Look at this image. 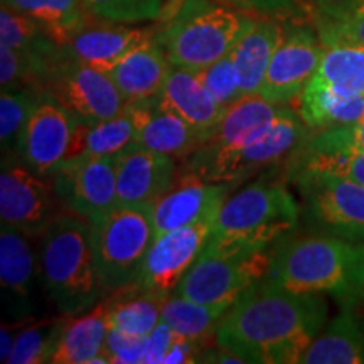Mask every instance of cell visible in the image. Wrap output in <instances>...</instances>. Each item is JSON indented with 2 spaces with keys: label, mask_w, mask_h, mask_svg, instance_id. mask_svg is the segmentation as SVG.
Returning <instances> with one entry per match:
<instances>
[{
  "label": "cell",
  "mask_w": 364,
  "mask_h": 364,
  "mask_svg": "<svg viewBox=\"0 0 364 364\" xmlns=\"http://www.w3.org/2000/svg\"><path fill=\"white\" fill-rule=\"evenodd\" d=\"M326 318L322 295L292 292L265 277L228 309L215 341L243 363L294 364L324 329Z\"/></svg>",
  "instance_id": "cell-1"
},
{
  "label": "cell",
  "mask_w": 364,
  "mask_h": 364,
  "mask_svg": "<svg viewBox=\"0 0 364 364\" xmlns=\"http://www.w3.org/2000/svg\"><path fill=\"white\" fill-rule=\"evenodd\" d=\"M268 279L297 294L332 295L343 307L364 302V243L338 236L285 238L270 252Z\"/></svg>",
  "instance_id": "cell-2"
},
{
  "label": "cell",
  "mask_w": 364,
  "mask_h": 364,
  "mask_svg": "<svg viewBox=\"0 0 364 364\" xmlns=\"http://www.w3.org/2000/svg\"><path fill=\"white\" fill-rule=\"evenodd\" d=\"M255 17L220 0H167L154 31L172 66L201 71L231 53Z\"/></svg>",
  "instance_id": "cell-3"
},
{
  "label": "cell",
  "mask_w": 364,
  "mask_h": 364,
  "mask_svg": "<svg viewBox=\"0 0 364 364\" xmlns=\"http://www.w3.org/2000/svg\"><path fill=\"white\" fill-rule=\"evenodd\" d=\"M299 221L300 208L284 182L262 179L228 196L204 252H270L297 230Z\"/></svg>",
  "instance_id": "cell-4"
},
{
  "label": "cell",
  "mask_w": 364,
  "mask_h": 364,
  "mask_svg": "<svg viewBox=\"0 0 364 364\" xmlns=\"http://www.w3.org/2000/svg\"><path fill=\"white\" fill-rule=\"evenodd\" d=\"M38 263L48 299L63 316H80L105 297L95 267L91 225L66 211L39 236Z\"/></svg>",
  "instance_id": "cell-5"
},
{
  "label": "cell",
  "mask_w": 364,
  "mask_h": 364,
  "mask_svg": "<svg viewBox=\"0 0 364 364\" xmlns=\"http://www.w3.org/2000/svg\"><path fill=\"white\" fill-rule=\"evenodd\" d=\"M309 127L289 105L270 122L255 129L230 147L198 149L188 157L184 171L194 172L209 182L238 186L257 172L297 156L309 139Z\"/></svg>",
  "instance_id": "cell-6"
},
{
  "label": "cell",
  "mask_w": 364,
  "mask_h": 364,
  "mask_svg": "<svg viewBox=\"0 0 364 364\" xmlns=\"http://www.w3.org/2000/svg\"><path fill=\"white\" fill-rule=\"evenodd\" d=\"M154 238L152 204H117L91 225L95 267L105 295L139 280Z\"/></svg>",
  "instance_id": "cell-7"
},
{
  "label": "cell",
  "mask_w": 364,
  "mask_h": 364,
  "mask_svg": "<svg viewBox=\"0 0 364 364\" xmlns=\"http://www.w3.org/2000/svg\"><path fill=\"white\" fill-rule=\"evenodd\" d=\"M290 179L302 199L311 230L364 243V186L304 166H294Z\"/></svg>",
  "instance_id": "cell-8"
},
{
  "label": "cell",
  "mask_w": 364,
  "mask_h": 364,
  "mask_svg": "<svg viewBox=\"0 0 364 364\" xmlns=\"http://www.w3.org/2000/svg\"><path fill=\"white\" fill-rule=\"evenodd\" d=\"M68 209L54 191L53 176H43L17 154H2L0 171V221L31 238H39Z\"/></svg>",
  "instance_id": "cell-9"
},
{
  "label": "cell",
  "mask_w": 364,
  "mask_h": 364,
  "mask_svg": "<svg viewBox=\"0 0 364 364\" xmlns=\"http://www.w3.org/2000/svg\"><path fill=\"white\" fill-rule=\"evenodd\" d=\"M270 252L208 253L203 252L174 295L211 307L230 309L253 284L265 279Z\"/></svg>",
  "instance_id": "cell-10"
},
{
  "label": "cell",
  "mask_w": 364,
  "mask_h": 364,
  "mask_svg": "<svg viewBox=\"0 0 364 364\" xmlns=\"http://www.w3.org/2000/svg\"><path fill=\"white\" fill-rule=\"evenodd\" d=\"M43 91L83 120H103L124 110L127 102L107 71L61 56L48 68Z\"/></svg>",
  "instance_id": "cell-11"
},
{
  "label": "cell",
  "mask_w": 364,
  "mask_h": 364,
  "mask_svg": "<svg viewBox=\"0 0 364 364\" xmlns=\"http://www.w3.org/2000/svg\"><path fill=\"white\" fill-rule=\"evenodd\" d=\"M27 236L16 228H0V285L4 322L26 324L44 314L46 294L41 280L38 253Z\"/></svg>",
  "instance_id": "cell-12"
},
{
  "label": "cell",
  "mask_w": 364,
  "mask_h": 364,
  "mask_svg": "<svg viewBox=\"0 0 364 364\" xmlns=\"http://www.w3.org/2000/svg\"><path fill=\"white\" fill-rule=\"evenodd\" d=\"M326 44L311 26L287 19L260 88L262 97L289 105L300 97L321 66Z\"/></svg>",
  "instance_id": "cell-13"
},
{
  "label": "cell",
  "mask_w": 364,
  "mask_h": 364,
  "mask_svg": "<svg viewBox=\"0 0 364 364\" xmlns=\"http://www.w3.org/2000/svg\"><path fill=\"white\" fill-rule=\"evenodd\" d=\"M216 218H208L156 236L135 284L147 292L171 297L179 282L206 250Z\"/></svg>",
  "instance_id": "cell-14"
},
{
  "label": "cell",
  "mask_w": 364,
  "mask_h": 364,
  "mask_svg": "<svg viewBox=\"0 0 364 364\" xmlns=\"http://www.w3.org/2000/svg\"><path fill=\"white\" fill-rule=\"evenodd\" d=\"M58 198L68 211L93 225L118 204L115 157L65 161L53 174Z\"/></svg>",
  "instance_id": "cell-15"
},
{
  "label": "cell",
  "mask_w": 364,
  "mask_h": 364,
  "mask_svg": "<svg viewBox=\"0 0 364 364\" xmlns=\"http://www.w3.org/2000/svg\"><path fill=\"white\" fill-rule=\"evenodd\" d=\"M75 127L76 117L44 93L22 132L17 156L38 174L53 176L65 162Z\"/></svg>",
  "instance_id": "cell-16"
},
{
  "label": "cell",
  "mask_w": 364,
  "mask_h": 364,
  "mask_svg": "<svg viewBox=\"0 0 364 364\" xmlns=\"http://www.w3.org/2000/svg\"><path fill=\"white\" fill-rule=\"evenodd\" d=\"M235 184L209 182L194 172L184 171L156 203H152L154 233L161 236L177 228L215 218Z\"/></svg>",
  "instance_id": "cell-17"
},
{
  "label": "cell",
  "mask_w": 364,
  "mask_h": 364,
  "mask_svg": "<svg viewBox=\"0 0 364 364\" xmlns=\"http://www.w3.org/2000/svg\"><path fill=\"white\" fill-rule=\"evenodd\" d=\"M115 167L120 206L156 203L177 179L174 157L140 147L135 142L117 154Z\"/></svg>",
  "instance_id": "cell-18"
},
{
  "label": "cell",
  "mask_w": 364,
  "mask_h": 364,
  "mask_svg": "<svg viewBox=\"0 0 364 364\" xmlns=\"http://www.w3.org/2000/svg\"><path fill=\"white\" fill-rule=\"evenodd\" d=\"M154 27H134L132 24L91 19L61 46L63 53L76 61L108 71L125 54L145 41L152 39Z\"/></svg>",
  "instance_id": "cell-19"
},
{
  "label": "cell",
  "mask_w": 364,
  "mask_h": 364,
  "mask_svg": "<svg viewBox=\"0 0 364 364\" xmlns=\"http://www.w3.org/2000/svg\"><path fill=\"white\" fill-rule=\"evenodd\" d=\"M145 108L144 102L127 103L115 117L103 120H83L76 117L70 149L65 161L86 157H115L134 144Z\"/></svg>",
  "instance_id": "cell-20"
},
{
  "label": "cell",
  "mask_w": 364,
  "mask_h": 364,
  "mask_svg": "<svg viewBox=\"0 0 364 364\" xmlns=\"http://www.w3.org/2000/svg\"><path fill=\"white\" fill-rule=\"evenodd\" d=\"M159 105L193 125L206 140L228 110L211 98L199 71L179 66H171L167 73L159 95Z\"/></svg>",
  "instance_id": "cell-21"
},
{
  "label": "cell",
  "mask_w": 364,
  "mask_h": 364,
  "mask_svg": "<svg viewBox=\"0 0 364 364\" xmlns=\"http://www.w3.org/2000/svg\"><path fill=\"white\" fill-rule=\"evenodd\" d=\"M171 66L169 58L154 34L152 39L132 49L107 73L125 102L135 103L161 95Z\"/></svg>",
  "instance_id": "cell-22"
},
{
  "label": "cell",
  "mask_w": 364,
  "mask_h": 364,
  "mask_svg": "<svg viewBox=\"0 0 364 364\" xmlns=\"http://www.w3.org/2000/svg\"><path fill=\"white\" fill-rule=\"evenodd\" d=\"M134 142L174 159H188L206 142V136L181 117L159 105V97L145 100V108Z\"/></svg>",
  "instance_id": "cell-23"
},
{
  "label": "cell",
  "mask_w": 364,
  "mask_h": 364,
  "mask_svg": "<svg viewBox=\"0 0 364 364\" xmlns=\"http://www.w3.org/2000/svg\"><path fill=\"white\" fill-rule=\"evenodd\" d=\"M282 26L284 21L275 17H255L253 24L231 49L243 97L260 93L268 65L280 41Z\"/></svg>",
  "instance_id": "cell-24"
},
{
  "label": "cell",
  "mask_w": 364,
  "mask_h": 364,
  "mask_svg": "<svg viewBox=\"0 0 364 364\" xmlns=\"http://www.w3.org/2000/svg\"><path fill=\"white\" fill-rule=\"evenodd\" d=\"M309 129L353 125L364 117V97L349 93L314 76L297 98V110Z\"/></svg>",
  "instance_id": "cell-25"
},
{
  "label": "cell",
  "mask_w": 364,
  "mask_h": 364,
  "mask_svg": "<svg viewBox=\"0 0 364 364\" xmlns=\"http://www.w3.org/2000/svg\"><path fill=\"white\" fill-rule=\"evenodd\" d=\"M304 364H364V316L344 307L302 354Z\"/></svg>",
  "instance_id": "cell-26"
},
{
  "label": "cell",
  "mask_w": 364,
  "mask_h": 364,
  "mask_svg": "<svg viewBox=\"0 0 364 364\" xmlns=\"http://www.w3.org/2000/svg\"><path fill=\"white\" fill-rule=\"evenodd\" d=\"M108 336L107 307L103 300L80 316L66 318L59 336L53 364H86L107 363L103 356L105 343Z\"/></svg>",
  "instance_id": "cell-27"
},
{
  "label": "cell",
  "mask_w": 364,
  "mask_h": 364,
  "mask_svg": "<svg viewBox=\"0 0 364 364\" xmlns=\"http://www.w3.org/2000/svg\"><path fill=\"white\" fill-rule=\"evenodd\" d=\"M167 299L147 292L136 284L108 294V299L103 300L108 329L147 338L161 322L162 306Z\"/></svg>",
  "instance_id": "cell-28"
},
{
  "label": "cell",
  "mask_w": 364,
  "mask_h": 364,
  "mask_svg": "<svg viewBox=\"0 0 364 364\" xmlns=\"http://www.w3.org/2000/svg\"><path fill=\"white\" fill-rule=\"evenodd\" d=\"M284 107L285 105L273 103L262 95H248L240 98L228 108L220 124L213 129L211 135L199 149L218 150L230 147L252 134L255 129L270 122Z\"/></svg>",
  "instance_id": "cell-29"
},
{
  "label": "cell",
  "mask_w": 364,
  "mask_h": 364,
  "mask_svg": "<svg viewBox=\"0 0 364 364\" xmlns=\"http://www.w3.org/2000/svg\"><path fill=\"white\" fill-rule=\"evenodd\" d=\"M0 44L33 58L44 68V73L61 56V46L38 21L7 6L0 11Z\"/></svg>",
  "instance_id": "cell-30"
},
{
  "label": "cell",
  "mask_w": 364,
  "mask_h": 364,
  "mask_svg": "<svg viewBox=\"0 0 364 364\" xmlns=\"http://www.w3.org/2000/svg\"><path fill=\"white\" fill-rule=\"evenodd\" d=\"M2 6L33 17L59 46L93 19L83 0H2Z\"/></svg>",
  "instance_id": "cell-31"
},
{
  "label": "cell",
  "mask_w": 364,
  "mask_h": 364,
  "mask_svg": "<svg viewBox=\"0 0 364 364\" xmlns=\"http://www.w3.org/2000/svg\"><path fill=\"white\" fill-rule=\"evenodd\" d=\"M226 311L225 307L204 306L172 294L164 302L161 321L179 338L206 344L211 338H216L218 326Z\"/></svg>",
  "instance_id": "cell-32"
},
{
  "label": "cell",
  "mask_w": 364,
  "mask_h": 364,
  "mask_svg": "<svg viewBox=\"0 0 364 364\" xmlns=\"http://www.w3.org/2000/svg\"><path fill=\"white\" fill-rule=\"evenodd\" d=\"M68 317H41L22 324L17 331L9 364L51 363Z\"/></svg>",
  "instance_id": "cell-33"
},
{
  "label": "cell",
  "mask_w": 364,
  "mask_h": 364,
  "mask_svg": "<svg viewBox=\"0 0 364 364\" xmlns=\"http://www.w3.org/2000/svg\"><path fill=\"white\" fill-rule=\"evenodd\" d=\"M316 78L364 97V48L354 44H327Z\"/></svg>",
  "instance_id": "cell-34"
},
{
  "label": "cell",
  "mask_w": 364,
  "mask_h": 364,
  "mask_svg": "<svg viewBox=\"0 0 364 364\" xmlns=\"http://www.w3.org/2000/svg\"><path fill=\"white\" fill-rule=\"evenodd\" d=\"M36 90H2L0 95V147L2 154H17L22 132L39 98Z\"/></svg>",
  "instance_id": "cell-35"
},
{
  "label": "cell",
  "mask_w": 364,
  "mask_h": 364,
  "mask_svg": "<svg viewBox=\"0 0 364 364\" xmlns=\"http://www.w3.org/2000/svg\"><path fill=\"white\" fill-rule=\"evenodd\" d=\"M299 162L295 166L331 172L364 186V150L358 149H309L299 150Z\"/></svg>",
  "instance_id": "cell-36"
},
{
  "label": "cell",
  "mask_w": 364,
  "mask_h": 364,
  "mask_svg": "<svg viewBox=\"0 0 364 364\" xmlns=\"http://www.w3.org/2000/svg\"><path fill=\"white\" fill-rule=\"evenodd\" d=\"M167 0H83L93 19L117 24H140L157 21Z\"/></svg>",
  "instance_id": "cell-37"
},
{
  "label": "cell",
  "mask_w": 364,
  "mask_h": 364,
  "mask_svg": "<svg viewBox=\"0 0 364 364\" xmlns=\"http://www.w3.org/2000/svg\"><path fill=\"white\" fill-rule=\"evenodd\" d=\"M318 36L327 44H354L364 48V0H356L338 17H318Z\"/></svg>",
  "instance_id": "cell-38"
},
{
  "label": "cell",
  "mask_w": 364,
  "mask_h": 364,
  "mask_svg": "<svg viewBox=\"0 0 364 364\" xmlns=\"http://www.w3.org/2000/svg\"><path fill=\"white\" fill-rule=\"evenodd\" d=\"M199 76H201L204 88L211 95V98L223 108H230L240 98H243L240 76L231 53L199 71Z\"/></svg>",
  "instance_id": "cell-39"
},
{
  "label": "cell",
  "mask_w": 364,
  "mask_h": 364,
  "mask_svg": "<svg viewBox=\"0 0 364 364\" xmlns=\"http://www.w3.org/2000/svg\"><path fill=\"white\" fill-rule=\"evenodd\" d=\"M149 351V336H132L127 332L108 329L107 343H105L103 356L107 363H145Z\"/></svg>",
  "instance_id": "cell-40"
},
{
  "label": "cell",
  "mask_w": 364,
  "mask_h": 364,
  "mask_svg": "<svg viewBox=\"0 0 364 364\" xmlns=\"http://www.w3.org/2000/svg\"><path fill=\"white\" fill-rule=\"evenodd\" d=\"M309 149H358L364 150V117L353 125L318 130L304 144Z\"/></svg>",
  "instance_id": "cell-41"
},
{
  "label": "cell",
  "mask_w": 364,
  "mask_h": 364,
  "mask_svg": "<svg viewBox=\"0 0 364 364\" xmlns=\"http://www.w3.org/2000/svg\"><path fill=\"white\" fill-rule=\"evenodd\" d=\"M220 2L252 16L275 17L280 21L295 19L300 14L297 0H220Z\"/></svg>",
  "instance_id": "cell-42"
},
{
  "label": "cell",
  "mask_w": 364,
  "mask_h": 364,
  "mask_svg": "<svg viewBox=\"0 0 364 364\" xmlns=\"http://www.w3.org/2000/svg\"><path fill=\"white\" fill-rule=\"evenodd\" d=\"M176 343V334L167 324L161 321L149 336V351L145 363H166V358Z\"/></svg>",
  "instance_id": "cell-43"
},
{
  "label": "cell",
  "mask_w": 364,
  "mask_h": 364,
  "mask_svg": "<svg viewBox=\"0 0 364 364\" xmlns=\"http://www.w3.org/2000/svg\"><path fill=\"white\" fill-rule=\"evenodd\" d=\"M309 2H312L318 9V16L332 19V17L344 14L356 0H309Z\"/></svg>",
  "instance_id": "cell-44"
},
{
  "label": "cell",
  "mask_w": 364,
  "mask_h": 364,
  "mask_svg": "<svg viewBox=\"0 0 364 364\" xmlns=\"http://www.w3.org/2000/svg\"><path fill=\"white\" fill-rule=\"evenodd\" d=\"M22 324H11V322H4L2 332H0V361L9 363V358L14 351V344H16V338L19 327Z\"/></svg>",
  "instance_id": "cell-45"
}]
</instances>
